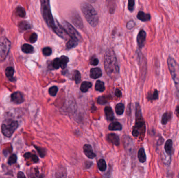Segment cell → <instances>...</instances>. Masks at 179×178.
<instances>
[{"label": "cell", "instance_id": "obj_31", "mask_svg": "<svg viewBox=\"0 0 179 178\" xmlns=\"http://www.w3.org/2000/svg\"><path fill=\"white\" fill-rule=\"evenodd\" d=\"M159 97L158 95V91L157 89L154 90L153 92H150L148 94L147 98L149 100H156Z\"/></svg>", "mask_w": 179, "mask_h": 178}, {"label": "cell", "instance_id": "obj_21", "mask_svg": "<svg viewBox=\"0 0 179 178\" xmlns=\"http://www.w3.org/2000/svg\"><path fill=\"white\" fill-rule=\"evenodd\" d=\"M108 129L110 131H121L122 129V125L118 122L112 123L109 125Z\"/></svg>", "mask_w": 179, "mask_h": 178}, {"label": "cell", "instance_id": "obj_29", "mask_svg": "<svg viewBox=\"0 0 179 178\" xmlns=\"http://www.w3.org/2000/svg\"><path fill=\"white\" fill-rule=\"evenodd\" d=\"M97 166L98 168L101 171H104L106 169V164L104 160L103 159H99L97 162Z\"/></svg>", "mask_w": 179, "mask_h": 178}, {"label": "cell", "instance_id": "obj_44", "mask_svg": "<svg viewBox=\"0 0 179 178\" xmlns=\"http://www.w3.org/2000/svg\"><path fill=\"white\" fill-rule=\"evenodd\" d=\"M135 25V22H134L133 21H130V22L127 23V25H126V27L128 29H131L132 28H134Z\"/></svg>", "mask_w": 179, "mask_h": 178}, {"label": "cell", "instance_id": "obj_28", "mask_svg": "<svg viewBox=\"0 0 179 178\" xmlns=\"http://www.w3.org/2000/svg\"><path fill=\"white\" fill-rule=\"evenodd\" d=\"M116 113L119 115L123 114L124 111V105L121 103H119L116 106Z\"/></svg>", "mask_w": 179, "mask_h": 178}, {"label": "cell", "instance_id": "obj_38", "mask_svg": "<svg viewBox=\"0 0 179 178\" xmlns=\"http://www.w3.org/2000/svg\"><path fill=\"white\" fill-rule=\"evenodd\" d=\"M16 160L17 157L16 156V155L13 154V155H12L11 156L9 157L8 160V164H10V165L14 164L16 162Z\"/></svg>", "mask_w": 179, "mask_h": 178}, {"label": "cell", "instance_id": "obj_3", "mask_svg": "<svg viewBox=\"0 0 179 178\" xmlns=\"http://www.w3.org/2000/svg\"><path fill=\"white\" fill-rule=\"evenodd\" d=\"M80 7L83 14L88 24L92 27H96L99 22V16L93 6L90 3L83 2Z\"/></svg>", "mask_w": 179, "mask_h": 178}, {"label": "cell", "instance_id": "obj_41", "mask_svg": "<svg viewBox=\"0 0 179 178\" xmlns=\"http://www.w3.org/2000/svg\"><path fill=\"white\" fill-rule=\"evenodd\" d=\"M35 147L36 148V149L38 151L39 155L41 157H44L45 154H46V152L45 150L43 148H41L40 147H37V146H35Z\"/></svg>", "mask_w": 179, "mask_h": 178}, {"label": "cell", "instance_id": "obj_32", "mask_svg": "<svg viewBox=\"0 0 179 178\" xmlns=\"http://www.w3.org/2000/svg\"><path fill=\"white\" fill-rule=\"evenodd\" d=\"M72 77L73 79L75 82V83L79 84L80 83L81 81V74L78 71L75 70L73 71Z\"/></svg>", "mask_w": 179, "mask_h": 178}, {"label": "cell", "instance_id": "obj_26", "mask_svg": "<svg viewBox=\"0 0 179 178\" xmlns=\"http://www.w3.org/2000/svg\"><path fill=\"white\" fill-rule=\"evenodd\" d=\"M60 60V67L61 69H64L67 67V63L69 62V58L66 56H62L59 58Z\"/></svg>", "mask_w": 179, "mask_h": 178}, {"label": "cell", "instance_id": "obj_15", "mask_svg": "<svg viewBox=\"0 0 179 178\" xmlns=\"http://www.w3.org/2000/svg\"><path fill=\"white\" fill-rule=\"evenodd\" d=\"M102 75V71L99 67L93 68L90 71V77L93 79H97L101 77Z\"/></svg>", "mask_w": 179, "mask_h": 178}, {"label": "cell", "instance_id": "obj_45", "mask_svg": "<svg viewBox=\"0 0 179 178\" xmlns=\"http://www.w3.org/2000/svg\"><path fill=\"white\" fill-rule=\"evenodd\" d=\"M132 135L134 136V137H137L139 135V132H138L137 130H136V129H134L133 130V131H132Z\"/></svg>", "mask_w": 179, "mask_h": 178}, {"label": "cell", "instance_id": "obj_12", "mask_svg": "<svg viewBox=\"0 0 179 178\" xmlns=\"http://www.w3.org/2000/svg\"><path fill=\"white\" fill-rule=\"evenodd\" d=\"M83 151L86 156L88 157V158L93 159L95 157L96 155L94 153L92 148L90 145L86 144L83 146Z\"/></svg>", "mask_w": 179, "mask_h": 178}, {"label": "cell", "instance_id": "obj_1", "mask_svg": "<svg viewBox=\"0 0 179 178\" xmlns=\"http://www.w3.org/2000/svg\"><path fill=\"white\" fill-rule=\"evenodd\" d=\"M41 14L47 26L52 29L58 36L66 40L68 34L58 22H55L52 17L50 5V0H40Z\"/></svg>", "mask_w": 179, "mask_h": 178}, {"label": "cell", "instance_id": "obj_43", "mask_svg": "<svg viewBox=\"0 0 179 178\" xmlns=\"http://www.w3.org/2000/svg\"><path fill=\"white\" fill-rule=\"evenodd\" d=\"M97 102H98V103H99V104L103 105V104L106 103L107 100H106V98H105L104 97H102H102H99L98 99H97Z\"/></svg>", "mask_w": 179, "mask_h": 178}, {"label": "cell", "instance_id": "obj_4", "mask_svg": "<svg viewBox=\"0 0 179 178\" xmlns=\"http://www.w3.org/2000/svg\"><path fill=\"white\" fill-rule=\"evenodd\" d=\"M18 122L16 121L9 119L6 120L2 125V133L8 137H10L18 127Z\"/></svg>", "mask_w": 179, "mask_h": 178}, {"label": "cell", "instance_id": "obj_48", "mask_svg": "<svg viewBox=\"0 0 179 178\" xmlns=\"http://www.w3.org/2000/svg\"><path fill=\"white\" fill-rule=\"evenodd\" d=\"M176 111L177 115H178V116H179V106H177L176 109Z\"/></svg>", "mask_w": 179, "mask_h": 178}, {"label": "cell", "instance_id": "obj_7", "mask_svg": "<svg viewBox=\"0 0 179 178\" xmlns=\"http://www.w3.org/2000/svg\"><path fill=\"white\" fill-rule=\"evenodd\" d=\"M137 109H136V125L134 129H136L141 134V132L145 133V124L143 121V118L141 113V109L138 104H137Z\"/></svg>", "mask_w": 179, "mask_h": 178}, {"label": "cell", "instance_id": "obj_39", "mask_svg": "<svg viewBox=\"0 0 179 178\" xmlns=\"http://www.w3.org/2000/svg\"><path fill=\"white\" fill-rule=\"evenodd\" d=\"M135 7V0H128V9L130 12H132Z\"/></svg>", "mask_w": 179, "mask_h": 178}, {"label": "cell", "instance_id": "obj_10", "mask_svg": "<svg viewBox=\"0 0 179 178\" xmlns=\"http://www.w3.org/2000/svg\"><path fill=\"white\" fill-rule=\"evenodd\" d=\"M11 100L12 101L17 104L22 103L24 101V95L21 92H15L12 94Z\"/></svg>", "mask_w": 179, "mask_h": 178}, {"label": "cell", "instance_id": "obj_20", "mask_svg": "<svg viewBox=\"0 0 179 178\" xmlns=\"http://www.w3.org/2000/svg\"><path fill=\"white\" fill-rule=\"evenodd\" d=\"M106 119L108 120L112 121L114 119V113H113V110L110 107L108 106L106 107L104 109Z\"/></svg>", "mask_w": 179, "mask_h": 178}, {"label": "cell", "instance_id": "obj_36", "mask_svg": "<svg viewBox=\"0 0 179 178\" xmlns=\"http://www.w3.org/2000/svg\"><path fill=\"white\" fill-rule=\"evenodd\" d=\"M52 53V50L51 48L50 47H45L43 49V54L45 56H49Z\"/></svg>", "mask_w": 179, "mask_h": 178}, {"label": "cell", "instance_id": "obj_19", "mask_svg": "<svg viewBox=\"0 0 179 178\" xmlns=\"http://www.w3.org/2000/svg\"><path fill=\"white\" fill-rule=\"evenodd\" d=\"M19 28L20 31L22 32L24 31H27L31 28V25L29 22L26 21H22L19 24Z\"/></svg>", "mask_w": 179, "mask_h": 178}, {"label": "cell", "instance_id": "obj_50", "mask_svg": "<svg viewBox=\"0 0 179 178\" xmlns=\"http://www.w3.org/2000/svg\"><path fill=\"white\" fill-rule=\"evenodd\" d=\"M178 177H179V175H178Z\"/></svg>", "mask_w": 179, "mask_h": 178}, {"label": "cell", "instance_id": "obj_24", "mask_svg": "<svg viewBox=\"0 0 179 178\" xmlns=\"http://www.w3.org/2000/svg\"><path fill=\"white\" fill-rule=\"evenodd\" d=\"M21 49L25 53H32L34 50L33 47L29 44H24L22 46Z\"/></svg>", "mask_w": 179, "mask_h": 178}, {"label": "cell", "instance_id": "obj_13", "mask_svg": "<svg viewBox=\"0 0 179 178\" xmlns=\"http://www.w3.org/2000/svg\"><path fill=\"white\" fill-rule=\"evenodd\" d=\"M106 139L108 140V142L113 144L114 145L118 146L119 144V136L115 134L112 133L108 134L106 137Z\"/></svg>", "mask_w": 179, "mask_h": 178}, {"label": "cell", "instance_id": "obj_25", "mask_svg": "<svg viewBox=\"0 0 179 178\" xmlns=\"http://www.w3.org/2000/svg\"><path fill=\"white\" fill-rule=\"evenodd\" d=\"M92 84L89 82H83L80 87V90L82 92H88V89L91 88Z\"/></svg>", "mask_w": 179, "mask_h": 178}, {"label": "cell", "instance_id": "obj_27", "mask_svg": "<svg viewBox=\"0 0 179 178\" xmlns=\"http://www.w3.org/2000/svg\"><path fill=\"white\" fill-rule=\"evenodd\" d=\"M95 90L99 92H103L105 90L104 83L101 81H97L95 84Z\"/></svg>", "mask_w": 179, "mask_h": 178}, {"label": "cell", "instance_id": "obj_35", "mask_svg": "<svg viewBox=\"0 0 179 178\" xmlns=\"http://www.w3.org/2000/svg\"><path fill=\"white\" fill-rule=\"evenodd\" d=\"M58 87L57 86H52L49 89V94L51 96H55L58 92Z\"/></svg>", "mask_w": 179, "mask_h": 178}, {"label": "cell", "instance_id": "obj_40", "mask_svg": "<svg viewBox=\"0 0 179 178\" xmlns=\"http://www.w3.org/2000/svg\"><path fill=\"white\" fill-rule=\"evenodd\" d=\"M90 63L92 65H97L99 63V60L95 56H93L90 60Z\"/></svg>", "mask_w": 179, "mask_h": 178}, {"label": "cell", "instance_id": "obj_51", "mask_svg": "<svg viewBox=\"0 0 179 178\" xmlns=\"http://www.w3.org/2000/svg\"></svg>", "mask_w": 179, "mask_h": 178}, {"label": "cell", "instance_id": "obj_6", "mask_svg": "<svg viewBox=\"0 0 179 178\" xmlns=\"http://www.w3.org/2000/svg\"><path fill=\"white\" fill-rule=\"evenodd\" d=\"M11 43L6 37L0 38V62L5 60L11 49Z\"/></svg>", "mask_w": 179, "mask_h": 178}, {"label": "cell", "instance_id": "obj_23", "mask_svg": "<svg viewBox=\"0 0 179 178\" xmlns=\"http://www.w3.org/2000/svg\"><path fill=\"white\" fill-rule=\"evenodd\" d=\"M138 158L139 161L141 163H143L146 161V153L144 149L143 148L139 149V150H138Z\"/></svg>", "mask_w": 179, "mask_h": 178}, {"label": "cell", "instance_id": "obj_47", "mask_svg": "<svg viewBox=\"0 0 179 178\" xmlns=\"http://www.w3.org/2000/svg\"><path fill=\"white\" fill-rule=\"evenodd\" d=\"M17 177L19 178H25V175H24V173H23L22 172H19L18 173V175H17Z\"/></svg>", "mask_w": 179, "mask_h": 178}, {"label": "cell", "instance_id": "obj_11", "mask_svg": "<svg viewBox=\"0 0 179 178\" xmlns=\"http://www.w3.org/2000/svg\"><path fill=\"white\" fill-rule=\"evenodd\" d=\"M146 33L143 30H141L138 34L137 37V42L138 47L139 49H141L145 45L146 41Z\"/></svg>", "mask_w": 179, "mask_h": 178}, {"label": "cell", "instance_id": "obj_16", "mask_svg": "<svg viewBox=\"0 0 179 178\" xmlns=\"http://www.w3.org/2000/svg\"><path fill=\"white\" fill-rule=\"evenodd\" d=\"M165 149L166 153L168 154V155L170 156L174 152V149H173V143L171 139H168L167 142H165Z\"/></svg>", "mask_w": 179, "mask_h": 178}, {"label": "cell", "instance_id": "obj_46", "mask_svg": "<svg viewBox=\"0 0 179 178\" xmlns=\"http://www.w3.org/2000/svg\"><path fill=\"white\" fill-rule=\"evenodd\" d=\"M115 95L117 97H121V91L119 89H116Z\"/></svg>", "mask_w": 179, "mask_h": 178}, {"label": "cell", "instance_id": "obj_14", "mask_svg": "<svg viewBox=\"0 0 179 178\" xmlns=\"http://www.w3.org/2000/svg\"><path fill=\"white\" fill-rule=\"evenodd\" d=\"M80 41V40L77 38H70L69 39V41L67 43L66 49L68 50L72 49L73 48L77 47L79 42Z\"/></svg>", "mask_w": 179, "mask_h": 178}, {"label": "cell", "instance_id": "obj_34", "mask_svg": "<svg viewBox=\"0 0 179 178\" xmlns=\"http://www.w3.org/2000/svg\"><path fill=\"white\" fill-rule=\"evenodd\" d=\"M24 157L26 159L30 158H31L32 160L34 162H37L38 161V158L37 157V156L35 155H32L29 153H27L25 154Z\"/></svg>", "mask_w": 179, "mask_h": 178}, {"label": "cell", "instance_id": "obj_9", "mask_svg": "<svg viewBox=\"0 0 179 178\" xmlns=\"http://www.w3.org/2000/svg\"><path fill=\"white\" fill-rule=\"evenodd\" d=\"M70 18L72 23L75 25L77 28L80 29H82L83 28L82 20L77 12L75 11L72 12L70 14Z\"/></svg>", "mask_w": 179, "mask_h": 178}, {"label": "cell", "instance_id": "obj_30", "mask_svg": "<svg viewBox=\"0 0 179 178\" xmlns=\"http://www.w3.org/2000/svg\"><path fill=\"white\" fill-rule=\"evenodd\" d=\"M15 13H16V15L17 16L20 17H22V18L24 17L26 15L25 10L21 6H18L16 8Z\"/></svg>", "mask_w": 179, "mask_h": 178}, {"label": "cell", "instance_id": "obj_22", "mask_svg": "<svg viewBox=\"0 0 179 178\" xmlns=\"http://www.w3.org/2000/svg\"><path fill=\"white\" fill-rule=\"evenodd\" d=\"M172 113L171 112H167L163 114L161 118V123L163 125H165L169 120H171Z\"/></svg>", "mask_w": 179, "mask_h": 178}, {"label": "cell", "instance_id": "obj_2", "mask_svg": "<svg viewBox=\"0 0 179 178\" xmlns=\"http://www.w3.org/2000/svg\"><path fill=\"white\" fill-rule=\"evenodd\" d=\"M104 68L105 72L110 78H117L119 76V68L115 53L114 50L109 48L104 55Z\"/></svg>", "mask_w": 179, "mask_h": 178}, {"label": "cell", "instance_id": "obj_5", "mask_svg": "<svg viewBox=\"0 0 179 178\" xmlns=\"http://www.w3.org/2000/svg\"><path fill=\"white\" fill-rule=\"evenodd\" d=\"M168 68L171 73L172 78L174 83H179V65L171 57H169L167 60Z\"/></svg>", "mask_w": 179, "mask_h": 178}, {"label": "cell", "instance_id": "obj_49", "mask_svg": "<svg viewBox=\"0 0 179 178\" xmlns=\"http://www.w3.org/2000/svg\"><path fill=\"white\" fill-rule=\"evenodd\" d=\"M87 1H88V2L91 3H95L97 1V0H87Z\"/></svg>", "mask_w": 179, "mask_h": 178}, {"label": "cell", "instance_id": "obj_17", "mask_svg": "<svg viewBox=\"0 0 179 178\" xmlns=\"http://www.w3.org/2000/svg\"><path fill=\"white\" fill-rule=\"evenodd\" d=\"M106 5L110 14H113L116 7V0H106Z\"/></svg>", "mask_w": 179, "mask_h": 178}, {"label": "cell", "instance_id": "obj_42", "mask_svg": "<svg viewBox=\"0 0 179 178\" xmlns=\"http://www.w3.org/2000/svg\"><path fill=\"white\" fill-rule=\"evenodd\" d=\"M37 40V35L36 33H32L29 37V41L31 43H35Z\"/></svg>", "mask_w": 179, "mask_h": 178}, {"label": "cell", "instance_id": "obj_37", "mask_svg": "<svg viewBox=\"0 0 179 178\" xmlns=\"http://www.w3.org/2000/svg\"><path fill=\"white\" fill-rule=\"evenodd\" d=\"M52 66L53 69H58L60 67V60L59 58H56L53 61L52 63Z\"/></svg>", "mask_w": 179, "mask_h": 178}, {"label": "cell", "instance_id": "obj_8", "mask_svg": "<svg viewBox=\"0 0 179 178\" xmlns=\"http://www.w3.org/2000/svg\"><path fill=\"white\" fill-rule=\"evenodd\" d=\"M62 27L70 38H77L81 40L82 38L80 36V33L76 31V29L71 24L66 21L62 22Z\"/></svg>", "mask_w": 179, "mask_h": 178}, {"label": "cell", "instance_id": "obj_33", "mask_svg": "<svg viewBox=\"0 0 179 178\" xmlns=\"http://www.w3.org/2000/svg\"><path fill=\"white\" fill-rule=\"evenodd\" d=\"M14 70L12 67H8L5 70L6 76L8 78H12L14 75Z\"/></svg>", "mask_w": 179, "mask_h": 178}, {"label": "cell", "instance_id": "obj_18", "mask_svg": "<svg viewBox=\"0 0 179 178\" xmlns=\"http://www.w3.org/2000/svg\"><path fill=\"white\" fill-rule=\"evenodd\" d=\"M137 16L138 20L142 22H148L151 19V16L150 14H146L143 11L139 12Z\"/></svg>", "mask_w": 179, "mask_h": 178}]
</instances>
